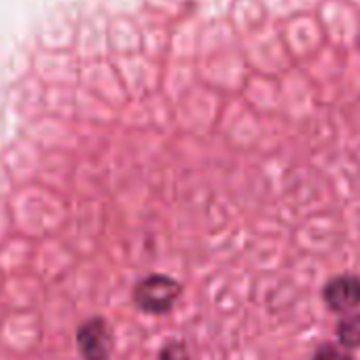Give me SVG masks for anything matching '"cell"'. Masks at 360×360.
Returning a JSON list of instances; mask_svg holds the SVG:
<instances>
[{"mask_svg": "<svg viewBox=\"0 0 360 360\" xmlns=\"http://www.w3.org/2000/svg\"><path fill=\"white\" fill-rule=\"evenodd\" d=\"M337 339L339 345L345 349L360 347V314H347L337 324Z\"/></svg>", "mask_w": 360, "mask_h": 360, "instance_id": "277c9868", "label": "cell"}, {"mask_svg": "<svg viewBox=\"0 0 360 360\" xmlns=\"http://www.w3.org/2000/svg\"><path fill=\"white\" fill-rule=\"evenodd\" d=\"M311 360H352V354L343 345L335 343H324L316 349Z\"/></svg>", "mask_w": 360, "mask_h": 360, "instance_id": "5b68a950", "label": "cell"}, {"mask_svg": "<svg viewBox=\"0 0 360 360\" xmlns=\"http://www.w3.org/2000/svg\"><path fill=\"white\" fill-rule=\"evenodd\" d=\"M77 345L83 360H108L112 352V335L102 318H89L77 330Z\"/></svg>", "mask_w": 360, "mask_h": 360, "instance_id": "7a4b0ae2", "label": "cell"}, {"mask_svg": "<svg viewBox=\"0 0 360 360\" xmlns=\"http://www.w3.org/2000/svg\"><path fill=\"white\" fill-rule=\"evenodd\" d=\"M157 360H189V352L180 341H172L159 352Z\"/></svg>", "mask_w": 360, "mask_h": 360, "instance_id": "8992f818", "label": "cell"}, {"mask_svg": "<svg viewBox=\"0 0 360 360\" xmlns=\"http://www.w3.org/2000/svg\"><path fill=\"white\" fill-rule=\"evenodd\" d=\"M322 297L333 311H349L360 305V278L337 276L324 286Z\"/></svg>", "mask_w": 360, "mask_h": 360, "instance_id": "3957f363", "label": "cell"}, {"mask_svg": "<svg viewBox=\"0 0 360 360\" xmlns=\"http://www.w3.org/2000/svg\"><path fill=\"white\" fill-rule=\"evenodd\" d=\"M180 290L183 288H180V284L174 278L163 274H153L136 284L134 301L146 314H165L180 297Z\"/></svg>", "mask_w": 360, "mask_h": 360, "instance_id": "6da1fadb", "label": "cell"}]
</instances>
